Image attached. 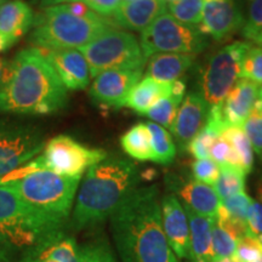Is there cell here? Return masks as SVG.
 <instances>
[{
    "instance_id": "3",
    "label": "cell",
    "mask_w": 262,
    "mask_h": 262,
    "mask_svg": "<svg viewBox=\"0 0 262 262\" xmlns=\"http://www.w3.org/2000/svg\"><path fill=\"white\" fill-rule=\"evenodd\" d=\"M141 173L130 160L117 156L95 164L81 182L72 214L77 231L96 226L113 214L124 199L139 187Z\"/></svg>"
},
{
    "instance_id": "37",
    "label": "cell",
    "mask_w": 262,
    "mask_h": 262,
    "mask_svg": "<svg viewBox=\"0 0 262 262\" xmlns=\"http://www.w3.org/2000/svg\"><path fill=\"white\" fill-rule=\"evenodd\" d=\"M210 158L214 160L215 163H217L220 166L229 165L242 169L241 159H239L238 155L235 153L233 147L231 146V143H229L222 135L219 137V139L214 142V145L211 146ZM245 175H247V173H245Z\"/></svg>"
},
{
    "instance_id": "29",
    "label": "cell",
    "mask_w": 262,
    "mask_h": 262,
    "mask_svg": "<svg viewBox=\"0 0 262 262\" xmlns=\"http://www.w3.org/2000/svg\"><path fill=\"white\" fill-rule=\"evenodd\" d=\"M239 238L233 231L225 227L217 221L212 224L211 237V261L221 260V258L234 257L237 250Z\"/></svg>"
},
{
    "instance_id": "25",
    "label": "cell",
    "mask_w": 262,
    "mask_h": 262,
    "mask_svg": "<svg viewBox=\"0 0 262 262\" xmlns=\"http://www.w3.org/2000/svg\"><path fill=\"white\" fill-rule=\"evenodd\" d=\"M186 94V85L182 80L172 81V93L160 98L145 116L160 126L171 127L176 114Z\"/></svg>"
},
{
    "instance_id": "41",
    "label": "cell",
    "mask_w": 262,
    "mask_h": 262,
    "mask_svg": "<svg viewBox=\"0 0 262 262\" xmlns=\"http://www.w3.org/2000/svg\"><path fill=\"white\" fill-rule=\"evenodd\" d=\"M72 2L83 3L90 10H93L95 14L104 18L112 17L122 4V0H71L70 3Z\"/></svg>"
},
{
    "instance_id": "48",
    "label": "cell",
    "mask_w": 262,
    "mask_h": 262,
    "mask_svg": "<svg viewBox=\"0 0 262 262\" xmlns=\"http://www.w3.org/2000/svg\"><path fill=\"white\" fill-rule=\"evenodd\" d=\"M257 100L262 101V86L260 88V90H258V98H257Z\"/></svg>"
},
{
    "instance_id": "40",
    "label": "cell",
    "mask_w": 262,
    "mask_h": 262,
    "mask_svg": "<svg viewBox=\"0 0 262 262\" xmlns=\"http://www.w3.org/2000/svg\"><path fill=\"white\" fill-rule=\"evenodd\" d=\"M248 233L254 235L262 242V203L251 202L247 214Z\"/></svg>"
},
{
    "instance_id": "27",
    "label": "cell",
    "mask_w": 262,
    "mask_h": 262,
    "mask_svg": "<svg viewBox=\"0 0 262 262\" xmlns=\"http://www.w3.org/2000/svg\"><path fill=\"white\" fill-rule=\"evenodd\" d=\"M152 137L153 162L160 165H169L176 157V146L172 137L163 126L156 123H146Z\"/></svg>"
},
{
    "instance_id": "11",
    "label": "cell",
    "mask_w": 262,
    "mask_h": 262,
    "mask_svg": "<svg viewBox=\"0 0 262 262\" xmlns=\"http://www.w3.org/2000/svg\"><path fill=\"white\" fill-rule=\"evenodd\" d=\"M44 148L38 127L15 120H0V178L26 165Z\"/></svg>"
},
{
    "instance_id": "30",
    "label": "cell",
    "mask_w": 262,
    "mask_h": 262,
    "mask_svg": "<svg viewBox=\"0 0 262 262\" xmlns=\"http://www.w3.org/2000/svg\"><path fill=\"white\" fill-rule=\"evenodd\" d=\"M221 135L233 147L235 153L241 159L243 171L247 175L250 173L254 166V150L243 129L237 126H227L222 131Z\"/></svg>"
},
{
    "instance_id": "14",
    "label": "cell",
    "mask_w": 262,
    "mask_h": 262,
    "mask_svg": "<svg viewBox=\"0 0 262 262\" xmlns=\"http://www.w3.org/2000/svg\"><path fill=\"white\" fill-rule=\"evenodd\" d=\"M166 185L183 206L215 220L221 208V199L212 186L196 181L193 178L183 179L176 175H169Z\"/></svg>"
},
{
    "instance_id": "12",
    "label": "cell",
    "mask_w": 262,
    "mask_h": 262,
    "mask_svg": "<svg viewBox=\"0 0 262 262\" xmlns=\"http://www.w3.org/2000/svg\"><path fill=\"white\" fill-rule=\"evenodd\" d=\"M143 67L108 70L95 77L90 97L98 106L122 108L127 95L142 77Z\"/></svg>"
},
{
    "instance_id": "9",
    "label": "cell",
    "mask_w": 262,
    "mask_h": 262,
    "mask_svg": "<svg viewBox=\"0 0 262 262\" xmlns=\"http://www.w3.org/2000/svg\"><path fill=\"white\" fill-rule=\"evenodd\" d=\"M251 48L249 41H234L212 55L202 75V94L209 107L217 106L241 79L242 61Z\"/></svg>"
},
{
    "instance_id": "31",
    "label": "cell",
    "mask_w": 262,
    "mask_h": 262,
    "mask_svg": "<svg viewBox=\"0 0 262 262\" xmlns=\"http://www.w3.org/2000/svg\"><path fill=\"white\" fill-rule=\"evenodd\" d=\"M170 15L182 24L201 25L203 16V0H173L168 4Z\"/></svg>"
},
{
    "instance_id": "15",
    "label": "cell",
    "mask_w": 262,
    "mask_h": 262,
    "mask_svg": "<svg viewBox=\"0 0 262 262\" xmlns=\"http://www.w3.org/2000/svg\"><path fill=\"white\" fill-rule=\"evenodd\" d=\"M210 107L206 103L202 91L192 90L182 100L173 120L171 133L181 150H187L189 142L204 127Z\"/></svg>"
},
{
    "instance_id": "42",
    "label": "cell",
    "mask_w": 262,
    "mask_h": 262,
    "mask_svg": "<svg viewBox=\"0 0 262 262\" xmlns=\"http://www.w3.org/2000/svg\"><path fill=\"white\" fill-rule=\"evenodd\" d=\"M11 255L12 253L10 251V249L0 242V262H10L11 261Z\"/></svg>"
},
{
    "instance_id": "38",
    "label": "cell",
    "mask_w": 262,
    "mask_h": 262,
    "mask_svg": "<svg viewBox=\"0 0 262 262\" xmlns=\"http://www.w3.org/2000/svg\"><path fill=\"white\" fill-rule=\"evenodd\" d=\"M262 257V242L247 233L239 238L234 258L237 262H257Z\"/></svg>"
},
{
    "instance_id": "7",
    "label": "cell",
    "mask_w": 262,
    "mask_h": 262,
    "mask_svg": "<svg viewBox=\"0 0 262 262\" xmlns=\"http://www.w3.org/2000/svg\"><path fill=\"white\" fill-rule=\"evenodd\" d=\"M140 47L146 60L157 54L194 56L208 47V39L196 26L182 24L165 11L141 32Z\"/></svg>"
},
{
    "instance_id": "45",
    "label": "cell",
    "mask_w": 262,
    "mask_h": 262,
    "mask_svg": "<svg viewBox=\"0 0 262 262\" xmlns=\"http://www.w3.org/2000/svg\"><path fill=\"white\" fill-rule=\"evenodd\" d=\"M5 63L6 62L3 60V58H0V81H2V75H3V71H4Z\"/></svg>"
},
{
    "instance_id": "13",
    "label": "cell",
    "mask_w": 262,
    "mask_h": 262,
    "mask_svg": "<svg viewBox=\"0 0 262 262\" xmlns=\"http://www.w3.org/2000/svg\"><path fill=\"white\" fill-rule=\"evenodd\" d=\"M244 24L243 10L235 0H203L199 31L216 41L227 40Z\"/></svg>"
},
{
    "instance_id": "34",
    "label": "cell",
    "mask_w": 262,
    "mask_h": 262,
    "mask_svg": "<svg viewBox=\"0 0 262 262\" xmlns=\"http://www.w3.org/2000/svg\"><path fill=\"white\" fill-rule=\"evenodd\" d=\"M253 199L245 192H241L221 202V209L231 220L247 226V214Z\"/></svg>"
},
{
    "instance_id": "46",
    "label": "cell",
    "mask_w": 262,
    "mask_h": 262,
    "mask_svg": "<svg viewBox=\"0 0 262 262\" xmlns=\"http://www.w3.org/2000/svg\"><path fill=\"white\" fill-rule=\"evenodd\" d=\"M211 262H237L234 257H227V258H221V260H216Z\"/></svg>"
},
{
    "instance_id": "20",
    "label": "cell",
    "mask_w": 262,
    "mask_h": 262,
    "mask_svg": "<svg viewBox=\"0 0 262 262\" xmlns=\"http://www.w3.org/2000/svg\"><path fill=\"white\" fill-rule=\"evenodd\" d=\"M260 86L241 78L222 102V114L227 126L243 127L258 98Z\"/></svg>"
},
{
    "instance_id": "44",
    "label": "cell",
    "mask_w": 262,
    "mask_h": 262,
    "mask_svg": "<svg viewBox=\"0 0 262 262\" xmlns=\"http://www.w3.org/2000/svg\"><path fill=\"white\" fill-rule=\"evenodd\" d=\"M253 42H255V44H256V45H258V47H261V48H262V31H261L260 33H258V34L256 35V37L254 38Z\"/></svg>"
},
{
    "instance_id": "17",
    "label": "cell",
    "mask_w": 262,
    "mask_h": 262,
    "mask_svg": "<svg viewBox=\"0 0 262 262\" xmlns=\"http://www.w3.org/2000/svg\"><path fill=\"white\" fill-rule=\"evenodd\" d=\"M47 58L61 83L67 90H84L90 83V71L88 62L80 51L75 49H50L38 48Z\"/></svg>"
},
{
    "instance_id": "22",
    "label": "cell",
    "mask_w": 262,
    "mask_h": 262,
    "mask_svg": "<svg viewBox=\"0 0 262 262\" xmlns=\"http://www.w3.org/2000/svg\"><path fill=\"white\" fill-rule=\"evenodd\" d=\"M185 208L189 221L188 262H210L214 219L206 217Z\"/></svg>"
},
{
    "instance_id": "18",
    "label": "cell",
    "mask_w": 262,
    "mask_h": 262,
    "mask_svg": "<svg viewBox=\"0 0 262 262\" xmlns=\"http://www.w3.org/2000/svg\"><path fill=\"white\" fill-rule=\"evenodd\" d=\"M166 3L164 0H134L122 2L119 8L111 17L114 27L130 31L142 32L155 19L166 11Z\"/></svg>"
},
{
    "instance_id": "39",
    "label": "cell",
    "mask_w": 262,
    "mask_h": 262,
    "mask_svg": "<svg viewBox=\"0 0 262 262\" xmlns=\"http://www.w3.org/2000/svg\"><path fill=\"white\" fill-rule=\"evenodd\" d=\"M220 173V165L211 158L195 159L192 164V178L196 181L214 186Z\"/></svg>"
},
{
    "instance_id": "16",
    "label": "cell",
    "mask_w": 262,
    "mask_h": 262,
    "mask_svg": "<svg viewBox=\"0 0 262 262\" xmlns=\"http://www.w3.org/2000/svg\"><path fill=\"white\" fill-rule=\"evenodd\" d=\"M162 221L165 237L176 256L188 260L189 255V221L182 203L172 193L160 199Z\"/></svg>"
},
{
    "instance_id": "51",
    "label": "cell",
    "mask_w": 262,
    "mask_h": 262,
    "mask_svg": "<svg viewBox=\"0 0 262 262\" xmlns=\"http://www.w3.org/2000/svg\"><path fill=\"white\" fill-rule=\"evenodd\" d=\"M122 2H125V3H127V2H134V0H122Z\"/></svg>"
},
{
    "instance_id": "10",
    "label": "cell",
    "mask_w": 262,
    "mask_h": 262,
    "mask_svg": "<svg viewBox=\"0 0 262 262\" xmlns=\"http://www.w3.org/2000/svg\"><path fill=\"white\" fill-rule=\"evenodd\" d=\"M107 156L104 149L91 148L73 137L58 135L49 141L38 159L42 169L68 178H81L85 171Z\"/></svg>"
},
{
    "instance_id": "24",
    "label": "cell",
    "mask_w": 262,
    "mask_h": 262,
    "mask_svg": "<svg viewBox=\"0 0 262 262\" xmlns=\"http://www.w3.org/2000/svg\"><path fill=\"white\" fill-rule=\"evenodd\" d=\"M194 56L183 54H157L149 57L146 78L158 81L179 80L192 67Z\"/></svg>"
},
{
    "instance_id": "1",
    "label": "cell",
    "mask_w": 262,
    "mask_h": 262,
    "mask_svg": "<svg viewBox=\"0 0 262 262\" xmlns=\"http://www.w3.org/2000/svg\"><path fill=\"white\" fill-rule=\"evenodd\" d=\"M110 220L123 262H180L164 233L157 185L134 189Z\"/></svg>"
},
{
    "instance_id": "19",
    "label": "cell",
    "mask_w": 262,
    "mask_h": 262,
    "mask_svg": "<svg viewBox=\"0 0 262 262\" xmlns=\"http://www.w3.org/2000/svg\"><path fill=\"white\" fill-rule=\"evenodd\" d=\"M34 12L25 0H9L0 6V38L5 50L15 45L33 27Z\"/></svg>"
},
{
    "instance_id": "32",
    "label": "cell",
    "mask_w": 262,
    "mask_h": 262,
    "mask_svg": "<svg viewBox=\"0 0 262 262\" xmlns=\"http://www.w3.org/2000/svg\"><path fill=\"white\" fill-rule=\"evenodd\" d=\"M242 129L250 141L255 155L262 162V101H256Z\"/></svg>"
},
{
    "instance_id": "53",
    "label": "cell",
    "mask_w": 262,
    "mask_h": 262,
    "mask_svg": "<svg viewBox=\"0 0 262 262\" xmlns=\"http://www.w3.org/2000/svg\"><path fill=\"white\" fill-rule=\"evenodd\" d=\"M257 262H262V257H261V258H260V260H258Z\"/></svg>"
},
{
    "instance_id": "4",
    "label": "cell",
    "mask_w": 262,
    "mask_h": 262,
    "mask_svg": "<svg viewBox=\"0 0 262 262\" xmlns=\"http://www.w3.org/2000/svg\"><path fill=\"white\" fill-rule=\"evenodd\" d=\"M80 179L39 169L11 183L41 227L57 233L70 217Z\"/></svg>"
},
{
    "instance_id": "33",
    "label": "cell",
    "mask_w": 262,
    "mask_h": 262,
    "mask_svg": "<svg viewBox=\"0 0 262 262\" xmlns=\"http://www.w3.org/2000/svg\"><path fill=\"white\" fill-rule=\"evenodd\" d=\"M244 24L241 32L248 40L253 41L262 31V0H245V11H243Z\"/></svg>"
},
{
    "instance_id": "6",
    "label": "cell",
    "mask_w": 262,
    "mask_h": 262,
    "mask_svg": "<svg viewBox=\"0 0 262 262\" xmlns=\"http://www.w3.org/2000/svg\"><path fill=\"white\" fill-rule=\"evenodd\" d=\"M55 233L33 217L11 182L0 183V242L22 256Z\"/></svg>"
},
{
    "instance_id": "43",
    "label": "cell",
    "mask_w": 262,
    "mask_h": 262,
    "mask_svg": "<svg viewBox=\"0 0 262 262\" xmlns=\"http://www.w3.org/2000/svg\"><path fill=\"white\" fill-rule=\"evenodd\" d=\"M40 5L44 8H49V6H55V5H61L64 3H70L71 0H39Z\"/></svg>"
},
{
    "instance_id": "2",
    "label": "cell",
    "mask_w": 262,
    "mask_h": 262,
    "mask_svg": "<svg viewBox=\"0 0 262 262\" xmlns=\"http://www.w3.org/2000/svg\"><path fill=\"white\" fill-rule=\"evenodd\" d=\"M67 89L38 48L24 49L5 63L0 81V112L49 116L67 106Z\"/></svg>"
},
{
    "instance_id": "47",
    "label": "cell",
    "mask_w": 262,
    "mask_h": 262,
    "mask_svg": "<svg viewBox=\"0 0 262 262\" xmlns=\"http://www.w3.org/2000/svg\"><path fill=\"white\" fill-rule=\"evenodd\" d=\"M5 50V47H4V42H3V40H2V38H0V52L2 51H4Z\"/></svg>"
},
{
    "instance_id": "26",
    "label": "cell",
    "mask_w": 262,
    "mask_h": 262,
    "mask_svg": "<svg viewBox=\"0 0 262 262\" xmlns=\"http://www.w3.org/2000/svg\"><path fill=\"white\" fill-rule=\"evenodd\" d=\"M120 146L131 158L141 162H153L152 137L146 123H139L130 127L120 137Z\"/></svg>"
},
{
    "instance_id": "21",
    "label": "cell",
    "mask_w": 262,
    "mask_h": 262,
    "mask_svg": "<svg viewBox=\"0 0 262 262\" xmlns=\"http://www.w3.org/2000/svg\"><path fill=\"white\" fill-rule=\"evenodd\" d=\"M79 247L74 237L60 231L22 256L21 262H78Z\"/></svg>"
},
{
    "instance_id": "28",
    "label": "cell",
    "mask_w": 262,
    "mask_h": 262,
    "mask_svg": "<svg viewBox=\"0 0 262 262\" xmlns=\"http://www.w3.org/2000/svg\"><path fill=\"white\" fill-rule=\"evenodd\" d=\"M245 178L247 175L242 169L235 168V166L221 165L219 178L212 187L222 202L229 196L245 192Z\"/></svg>"
},
{
    "instance_id": "5",
    "label": "cell",
    "mask_w": 262,
    "mask_h": 262,
    "mask_svg": "<svg viewBox=\"0 0 262 262\" xmlns=\"http://www.w3.org/2000/svg\"><path fill=\"white\" fill-rule=\"evenodd\" d=\"M31 40L41 49H75L86 45L108 29L116 28L110 18L97 14L78 16L67 4L45 8L34 17Z\"/></svg>"
},
{
    "instance_id": "36",
    "label": "cell",
    "mask_w": 262,
    "mask_h": 262,
    "mask_svg": "<svg viewBox=\"0 0 262 262\" xmlns=\"http://www.w3.org/2000/svg\"><path fill=\"white\" fill-rule=\"evenodd\" d=\"M78 262H117V260L107 243L96 241L79 248Z\"/></svg>"
},
{
    "instance_id": "50",
    "label": "cell",
    "mask_w": 262,
    "mask_h": 262,
    "mask_svg": "<svg viewBox=\"0 0 262 262\" xmlns=\"http://www.w3.org/2000/svg\"><path fill=\"white\" fill-rule=\"evenodd\" d=\"M260 193L262 195V176H261V180H260Z\"/></svg>"
},
{
    "instance_id": "49",
    "label": "cell",
    "mask_w": 262,
    "mask_h": 262,
    "mask_svg": "<svg viewBox=\"0 0 262 262\" xmlns=\"http://www.w3.org/2000/svg\"><path fill=\"white\" fill-rule=\"evenodd\" d=\"M6 2H9V0H0V6H3V5H4Z\"/></svg>"
},
{
    "instance_id": "35",
    "label": "cell",
    "mask_w": 262,
    "mask_h": 262,
    "mask_svg": "<svg viewBox=\"0 0 262 262\" xmlns=\"http://www.w3.org/2000/svg\"><path fill=\"white\" fill-rule=\"evenodd\" d=\"M241 78L262 85V48L251 47L242 61Z\"/></svg>"
},
{
    "instance_id": "8",
    "label": "cell",
    "mask_w": 262,
    "mask_h": 262,
    "mask_svg": "<svg viewBox=\"0 0 262 262\" xmlns=\"http://www.w3.org/2000/svg\"><path fill=\"white\" fill-rule=\"evenodd\" d=\"M79 51L86 60L93 78L108 70L145 67L147 61L135 35L117 28L108 29L79 48Z\"/></svg>"
},
{
    "instance_id": "52",
    "label": "cell",
    "mask_w": 262,
    "mask_h": 262,
    "mask_svg": "<svg viewBox=\"0 0 262 262\" xmlns=\"http://www.w3.org/2000/svg\"><path fill=\"white\" fill-rule=\"evenodd\" d=\"M164 2H165V3H166V2H169V3H171V2H173V0H164Z\"/></svg>"
},
{
    "instance_id": "23",
    "label": "cell",
    "mask_w": 262,
    "mask_h": 262,
    "mask_svg": "<svg viewBox=\"0 0 262 262\" xmlns=\"http://www.w3.org/2000/svg\"><path fill=\"white\" fill-rule=\"evenodd\" d=\"M172 93V81H158L152 78H145L142 81H139L134 86V89L127 95L126 100L124 101L123 107H127L134 112L145 116L158 102L160 98L169 96Z\"/></svg>"
}]
</instances>
